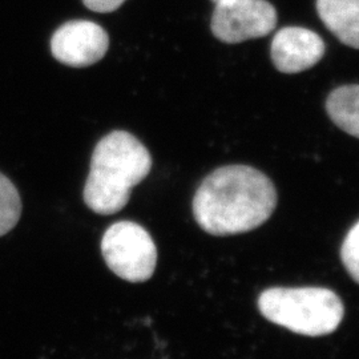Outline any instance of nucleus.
I'll list each match as a JSON object with an SVG mask.
<instances>
[{
	"label": "nucleus",
	"instance_id": "f257e3e1",
	"mask_svg": "<svg viewBox=\"0 0 359 359\" xmlns=\"http://www.w3.org/2000/svg\"><path fill=\"white\" fill-rule=\"evenodd\" d=\"M193 216L212 236H234L265 224L277 206L271 180L249 165H226L213 170L193 197Z\"/></svg>",
	"mask_w": 359,
	"mask_h": 359
},
{
	"label": "nucleus",
	"instance_id": "f03ea898",
	"mask_svg": "<svg viewBox=\"0 0 359 359\" xmlns=\"http://www.w3.org/2000/svg\"><path fill=\"white\" fill-rule=\"evenodd\" d=\"M152 157L139 139L126 130L104 136L90 157L83 198L97 215H115L128 204L132 189L147 179Z\"/></svg>",
	"mask_w": 359,
	"mask_h": 359
},
{
	"label": "nucleus",
	"instance_id": "7ed1b4c3",
	"mask_svg": "<svg viewBox=\"0 0 359 359\" xmlns=\"http://www.w3.org/2000/svg\"><path fill=\"white\" fill-rule=\"evenodd\" d=\"M257 305L268 321L306 337L334 333L345 316L339 295L318 286L270 287L259 294Z\"/></svg>",
	"mask_w": 359,
	"mask_h": 359
},
{
	"label": "nucleus",
	"instance_id": "20e7f679",
	"mask_svg": "<svg viewBox=\"0 0 359 359\" xmlns=\"http://www.w3.org/2000/svg\"><path fill=\"white\" fill-rule=\"evenodd\" d=\"M102 255L112 273L132 283L148 281L157 265L152 236L137 222L127 219L117 221L105 231Z\"/></svg>",
	"mask_w": 359,
	"mask_h": 359
},
{
	"label": "nucleus",
	"instance_id": "39448f33",
	"mask_svg": "<svg viewBox=\"0 0 359 359\" xmlns=\"http://www.w3.org/2000/svg\"><path fill=\"white\" fill-rule=\"evenodd\" d=\"M277 26V11L268 0H218L212 32L228 44L268 36Z\"/></svg>",
	"mask_w": 359,
	"mask_h": 359
},
{
	"label": "nucleus",
	"instance_id": "423d86ee",
	"mask_svg": "<svg viewBox=\"0 0 359 359\" xmlns=\"http://www.w3.org/2000/svg\"><path fill=\"white\" fill-rule=\"evenodd\" d=\"M109 47L103 27L90 20H71L59 27L51 38L53 57L62 65L84 68L100 62Z\"/></svg>",
	"mask_w": 359,
	"mask_h": 359
},
{
	"label": "nucleus",
	"instance_id": "0eeeda50",
	"mask_svg": "<svg viewBox=\"0 0 359 359\" xmlns=\"http://www.w3.org/2000/svg\"><path fill=\"white\" fill-rule=\"evenodd\" d=\"M320 35L302 27H285L271 41V62L283 74H298L320 63L325 55Z\"/></svg>",
	"mask_w": 359,
	"mask_h": 359
},
{
	"label": "nucleus",
	"instance_id": "6e6552de",
	"mask_svg": "<svg viewBox=\"0 0 359 359\" xmlns=\"http://www.w3.org/2000/svg\"><path fill=\"white\" fill-rule=\"evenodd\" d=\"M323 25L344 44L359 47V0H317Z\"/></svg>",
	"mask_w": 359,
	"mask_h": 359
},
{
	"label": "nucleus",
	"instance_id": "1a4fd4ad",
	"mask_svg": "<svg viewBox=\"0 0 359 359\" xmlns=\"http://www.w3.org/2000/svg\"><path fill=\"white\" fill-rule=\"evenodd\" d=\"M327 115L338 128L353 137L359 136V87L342 86L334 90L326 100Z\"/></svg>",
	"mask_w": 359,
	"mask_h": 359
},
{
	"label": "nucleus",
	"instance_id": "9d476101",
	"mask_svg": "<svg viewBox=\"0 0 359 359\" xmlns=\"http://www.w3.org/2000/svg\"><path fill=\"white\" fill-rule=\"evenodd\" d=\"M20 216V194L13 181L0 172V237L13 231Z\"/></svg>",
	"mask_w": 359,
	"mask_h": 359
},
{
	"label": "nucleus",
	"instance_id": "9b49d317",
	"mask_svg": "<svg viewBox=\"0 0 359 359\" xmlns=\"http://www.w3.org/2000/svg\"><path fill=\"white\" fill-rule=\"evenodd\" d=\"M341 259L348 274L359 283V222L357 221L353 228L347 231L346 237L341 246Z\"/></svg>",
	"mask_w": 359,
	"mask_h": 359
},
{
	"label": "nucleus",
	"instance_id": "f8f14e48",
	"mask_svg": "<svg viewBox=\"0 0 359 359\" xmlns=\"http://www.w3.org/2000/svg\"><path fill=\"white\" fill-rule=\"evenodd\" d=\"M126 0H83L84 6L93 13H114Z\"/></svg>",
	"mask_w": 359,
	"mask_h": 359
},
{
	"label": "nucleus",
	"instance_id": "ddd939ff",
	"mask_svg": "<svg viewBox=\"0 0 359 359\" xmlns=\"http://www.w3.org/2000/svg\"><path fill=\"white\" fill-rule=\"evenodd\" d=\"M213 1H215V3H217L218 0H213Z\"/></svg>",
	"mask_w": 359,
	"mask_h": 359
}]
</instances>
